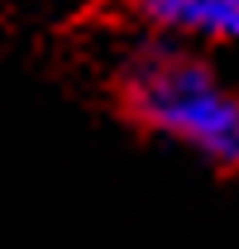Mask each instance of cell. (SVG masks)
Here are the masks:
<instances>
[{
  "instance_id": "7a4b0ae2",
  "label": "cell",
  "mask_w": 239,
  "mask_h": 249,
  "mask_svg": "<svg viewBox=\"0 0 239 249\" xmlns=\"http://www.w3.org/2000/svg\"><path fill=\"white\" fill-rule=\"evenodd\" d=\"M129 15L149 38H172L191 48L239 43V0H129Z\"/></svg>"
},
{
  "instance_id": "6da1fadb",
  "label": "cell",
  "mask_w": 239,
  "mask_h": 249,
  "mask_svg": "<svg viewBox=\"0 0 239 249\" xmlns=\"http://www.w3.org/2000/svg\"><path fill=\"white\" fill-rule=\"evenodd\" d=\"M115 96L144 134L177 144L220 173H239V87L220 77L206 48L144 38L120 62Z\"/></svg>"
}]
</instances>
